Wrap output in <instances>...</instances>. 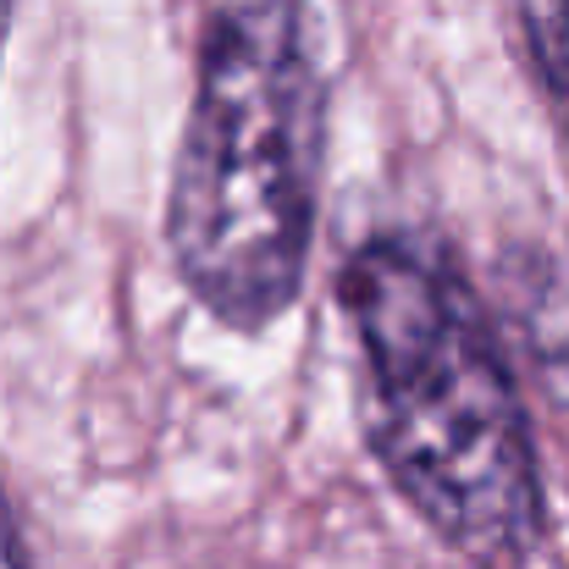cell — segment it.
Instances as JSON below:
<instances>
[{
    "mask_svg": "<svg viewBox=\"0 0 569 569\" xmlns=\"http://www.w3.org/2000/svg\"><path fill=\"white\" fill-rule=\"evenodd\" d=\"M0 569H28L22 542H17V531H11V520H6V503H0Z\"/></svg>",
    "mask_w": 569,
    "mask_h": 569,
    "instance_id": "5b68a950",
    "label": "cell"
},
{
    "mask_svg": "<svg viewBox=\"0 0 569 569\" xmlns=\"http://www.w3.org/2000/svg\"><path fill=\"white\" fill-rule=\"evenodd\" d=\"M366 360V431L415 515L476 565H515L542 526L520 398L465 288L403 243L343 271Z\"/></svg>",
    "mask_w": 569,
    "mask_h": 569,
    "instance_id": "6da1fadb",
    "label": "cell"
},
{
    "mask_svg": "<svg viewBox=\"0 0 569 569\" xmlns=\"http://www.w3.org/2000/svg\"><path fill=\"white\" fill-rule=\"evenodd\" d=\"M531 22H537V50H542L548 83L569 117V0H531Z\"/></svg>",
    "mask_w": 569,
    "mask_h": 569,
    "instance_id": "277c9868",
    "label": "cell"
},
{
    "mask_svg": "<svg viewBox=\"0 0 569 569\" xmlns=\"http://www.w3.org/2000/svg\"><path fill=\"white\" fill-rule=\"evenodd\" d=\"M6 17H11V0H0V39H6Z\"/></svg>",
    "mask_w": 569,
    "mask_h": 569,
    "instance_id": "8992f818",
    "label": "cell"
},
{
    "mask_svg": "<svg viewBox=\"0 0 569 569\" xmlns=\"http://www.w3.org/2000/svg\"><path fill=\"white\" fill-rule=\"evenodd\" d=\"M321 161V78L293 0H232L199 56L167 238L199 305L260 332L305 277Z\"/></svg>",
    "mask_w": 569,
    "mask_h": 569,
    "instance_id": "7a4b0ae2",
    "label": "cell"
},
{
    "mask_svg": "<svg viewBox=\"0 0 569 569\" xmlns=\"http://www.w3.org/2000/svg\"><path fill=\"white\" fill-rule=\"evenodd\" d=\"M520 349L553 403H569V249H520L503 271Z\"/></svg>",
    "mask_w": 569,
    "mask_h": 569,
    "instance_id": "3957f363",
    "label": "cell"
}]
</instances>
